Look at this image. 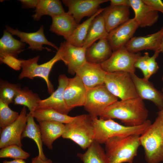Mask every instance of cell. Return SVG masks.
Returning a JSON list of instances; mask_svg holds the SVG:
<instances>
[{
	"label": "cell",
	"mask_w": 163,
	"mask_h": 163,
	"mask_svg": "<svg viewBox=\"0 0 163 163\" xmlns=\"http://www.w3.org/2000/svg\"><path fill=\"white\" fill-rule=\"evenodd\" d=\"M160 52L162 53L163 54V37L162 40L160 49Z\"/></svg>",
	"instance_id": "cell-45"
},
{
	"label": "cell",
	"mask_w": 163,
	"mask_h": 163,
	"mask_svg": "<svg viewBox=\"0 0 163 163\" xmlns=\"http://www.w3.org/2000/svg\"><path fill=\"white\" fill-rule=\"evenodd\" d=\"M12 35L6 30H4L0 39V56L10 55L18 58V55L24 50L26 44Z\"/></svg>",
	"instance_id": "cell-26"
},
{
	"label": "cell",
	"mask_w": 163,
	"mask_h": 163,
	"mask_svg": "<svg viewBox=\"0 0 163 163\" xmlns=\"http://www.w3.org/2000/svg\"><path fill=\"white\" fill-rule=\"evenodd\" d=\"M143 2L153 10L163 13V2L161 0H142Z\"/></svg>",
	"instance_id": "cell-39"
},
{
	"label": "cell",
	"mask_w": 163,
	"mask_h": 163,
	"mask_svg": "<svg viewBox=\"0 0 163 163\" xmlns=\"http://www.w3.org/2000/svg\"><path fill=\"white\" fill-rule=\"evenodd\" d=\"M77 155L83 163H110L105 150L94 141L85 152L78 153Z\"/></svg>",
	"instance_id": "cell-29"
},
{
	"label": "cell",
	"mask_w": 163,
	"mask_h": 163,
	"mask_svg": "<svg viewBox=\"0 0 163 163\" xmlns=\"http://www.w3.org/2000/svg\"><path fill=\"white\" fill-rule=\"evenodd\" d=\"M110 5H123L130 7L129 0H110Z\"/></svg>",
	"instance_id": "cell-41"
},
{
	"label": "cell",
	"mask_w": 163,
	"mask_h": 163,
	"mask_svg": "<svg viewBox=\"0 0 163 163\" xmlns=\"http://www.w3.org/2000/svg\"><path fill=\"white\" fill-rule=\"evenodd\" d=\"M68 80L69 78L65 74L60 75L58 78L59 85L57 89L48 97L40 100L37 108L51 109L68 115L72 109L67 106L65 101L64 93Z\"/></svg>",
	"instance_id": "cell-12"
},
{
	"label": "cell",
	"mask_w": 163,
	"mask_h": 163,
	"mask_svg": "<svg viewBox=\"0 0 163 163\" xmlns=\"http://www.w3.org/2000/svg\"><path fill=\"white\" fill-rule=\"evenodd\" d=\"M129 8L126 6L110 5L104 8L101 14L108 33L129 19Z\"/></svg>",
	"instance_id": "cell-20"
},
{
	"label": "cell",
	"mask_w": 163,
	"mask_h": 163,
	"mask_svg": "<svg viewBox=\"0 0 163 163\" xmlns=\"http://www.w3.org/2000/svg\"><path fill=\"white\" fill-rule=\"evenodd\" d=\"M30 113L38 122L54 121L66 124L72 121L75 117L48 109L37 108L33 112Z\"/></svg>",
	"instance_id": "cell-31"
},
{
	"label": "cell",
	"mask_w": 163,
	"mask_h": 163,
	"mask_svg": "<svg viewBox=\"0 0 163 163\" xmlns=\"http://www.w3.org/2000/svg\"><path fill=\"white\" fill-rule=\"evenodd\" d=\"M22 4L21 8H36L39 0H19Z\"/></svg>",
	"instance_id": "cell-40"
},
{
	"label": "cell",
	"mask_w": 163,
	"mask_h": 163,
	"mask_svg": "<svg viewBox=\"0 0 163 163\" xmlns=\"http://www.w3.org/2000/svg\"><path fill=\"white\" fill-rule=\"evenodd\" d=\"M30 154L24 151L21 147L16 145H9L0 150V158H10L14 159H26L30 156Z\"/></svg>",
	"instance_id": "cell-35"
},
{
	"label": "cell",
	"mask_w": 163,
	"mask_h": 163,
	"mask_svg": "<svg viewBox=\"0 0 163 163\" xmlns=\"http://www.w3.org/2000/svg\"><path fill=\"white\" fill-rule=\"evenodd\" d=\"M104 8H100L94 15L78 24L72 35L66 41L74 46L82 47L91 22L103 12Z\"/></svg>",
	"instance_id": "cell-30"
},
{
	"label": "cell",
	"mask_w": 163,
	"mask_h": 163,
	"mask_svg": "<svg viewBox=\"0 0 163 163\" xmlns=\"http://www.w3.org/2000/svg\"><path fill=\"white\" fill-rule=\"evenodd\" d=\"M22 60L10 55L0 56V61L1 63L6 64L16 71L20 70L21 68Z\"/></svg>",
	"instance_id": "cell-36"
},
{
	"label": "cell",
	"mask_w": 163,
	"mask_h": 163,
	"mask_svg": "<svg viewBox=\"0 0 163 163\" xmlns=\"http://www.w3.org/2000/svg\"><path fill=\"white\" fill-rule=\"evenodd\" d=\"M130 74L138 97L152 102L159 110L163 109V94L149 80L139 78L135 73Z\"/></svg>",
	"instance_id": "cell-19"
},
{
	"label": "cell",
	"mask_w": 163,
	"mask_h": 163,
	"mask_svg": "<svg viewBox=\"0 0 163 163\" xmlns=\"http://www.w3.org/2000/svg\"><path fill=\"white\" fill-rule=\"evenodd\" d=\"M162 80L163 81V76H162Z\"/></svg>",
	"instance_id": "cell-46"
},
{
	"label": "cell",
	"mask_w": 163,
	"mask_h": 163,
	"mask_svg": "<svg viewBox=\"0 0 163 163\" xmlns=\"http://www.w3.org/2000/svg\"><path fill=\"white\" fill-rule=\"evenodd\" d=\"M19 115L18 112L11 110L8 105L0 100V126L1 129L13 123Z\"/></svg>",
	"instance_id": "cell-34"
},
{
	"label": "cell",
	"mask_w": 163,
	"mask_h": 163,
	"mask_svg": "<svg viewBox=\"0 0 163 163\" xmlns=\"http://www.w3.org/2000/svg\"><path fill=\"white\" fill-rule=\"evenodd\" d=\"M141 56L140 52H129L124 46L113 51L111 56L100 65L107 72H124L134 73L135 63Z\"/></svg>",
	"instance_id": "cell-9"
},
{
	"label": "cell",
	"mask_w": 163,
	"mask_h": 163,
	"mask_svg": "<svg viewBox=\"0 0 163 163\" xmlns=\"http://www.w3.org/2000/svg\"><path fill=\"white\" fill-rule=\"evenodd\" d=\"M157 114V117L159 118L161 122L162 129L163 133V109L159 110Z\"/></svg>",
	"instance_id": "cell-43"
},
{
	"label": "cell",
	"mask_w": 163,
	"mask_h": 163,
	"mask_svg": "<svg viewBox=\"0 0 163 163\" xmlns=\"http://www.w3.org/2000/svg\"><path fill=\"white\" fill-rule=\"evenodd\" d=\"M108 0H62L68 8V13L72 15L76 23L79 24L85 17L88 18L94 15L101 8L100 5Z\"/></svg>",
	"instance_id": "cell-11"
},
{
	"label": "cell",
	"mask_w": 163,
	"mask_h": 163,
	"mask_svg": "<svg viewBox=\"0 0 163 163\" xmlns=\"http://www.w3.org/2000/svg\"><path fill=\"white\" fill-rule=\"evenodd\" d=\"M65 124L62 137L72 140L83 149H87L94 141L93 121L89 114L75 117L72 121Z\"/></svg>",
	"instance_id": "cell-4"
},
{
	"label": "cell",
	"mask_w": 163,
	"mask_h": 163,
	"mask_svg": "<svg viewBox=\"0 0 163 163\" xmlns=\"http://www.w3.org/2000/svg\"><path fill=\"white\" fill-rule=\"evenodd\" d=\"M162 91L163 93V88H162Z\"/></svg>",
	"instance_id": "cell-47"
},
{
	"label": "cell",
	"mask_w": 163,
	"mask_h": 163,
	"mask_svg": "<svg viewBox=\"0 0 163 163\" xmlns=\"http://www.w3.org/2000/svg\"><path fill=\"white\" fill-rule=\"evenodd\" d=\"M148 116L144 102L138 97L116 101L108 106L99 117L118 119L125 126H135L144 123Z\"/></svg>",
	"instance_id": "cell-1"
},
{
	"label": "cell",
	"mask_w": 163,
	"mask_h": 163,
	"mask_svg": "<svg viewBox=\"0 0 163 163\" xmlns=\"http://www.w3.org/2000/svg\"><path fill=\"white\" fill-rule=\"evenodd\" d=\"M112 52L107 39H100L86 49V61L100 64L107 59L111 56Z\"/></svg>",
	"instance_id": "cell-23"
},
{
	"label": "cell",
	"mask_w": 163,
	"mask_h": 163,
	"mask_svg": "<svg viewBox=\"0 0 163 163\" xmlns=\"http://www.w3.org/2000/svg\"><path fill=\"white\" fill-rule=\"evenodd\" d=\"M40 56L38 55L32 58L22 59V71L18 76V79L25 78L33 79L36 77H40L45 81L49 93L51 94L54 91L53 86L49 79L50 72L53 66L58 61L62 60L60 50H57L55 56L50 60L44 63L39 65L38 62Z\"/></svg>",
	"instance_id": "cell-6"
},
{
	"label": "cell",
	"mask_w": 163,
	"mask_h": 163,
	"mask_svg": "<svg viewBox=\"0 0 163 163\" xmlns=\"http://www.w3.org/2000/svg\"><path fill=\"white\" fill-rule=\"evenodd\" d=\"M140 135L116 136L105 142V151L110 163H133L140 145Z\"/></svg>",
	"instance_id": "cell-2"
},
{
	"label": "cell",
	"mask_w": 163,
	"mask_h": 163,
	"mask_svg": "<svg viewBox=\"0 0 163 163\" xmlns=\"http://www.w3.org/2000/svg\"><path fill=\"white\" fill-rule=\"evenodd\" d=\"M27 109L24 106L19 115L13 123L0 132V148L2 149L11 145H16L21 147V136L27 124Z\"/></svg>",
	"instance_id": "cell-10"
},
{
	"label": "cell",
	"mask_w": 163,
	"mask_h": 163,
	"mask_svg": "<svg viewBox=\"0 0 163 163\" xmlns=\"http://www.w3.org/2000/svg\"><path fill=\"white\" fill-rule=\"evenodd\" d=\"M160 53V50L155 51V53L151 57H150L148 64V78L149 79L150 77L155 73L159 69V66L156 61V59Z\"/></svg>",
	"instance_id": "cell-38"
},
{
	"label": "cell",
	"mask_w": 163,
	"mask_h": 163,
	"mask_svg": "<svg viewBox=\"0 0 163 163\" xmlns=\"http://www.w3.org/2000/svg\"><path fill=\"white\" fill-rule=\"evenodd\" d=\"M50 30L62 36L66 40L72 34L78 24L73 16L67 12L51 17Z\"/></svg>",
	"instance_id": "cell-22"
},
{
	"label": "cell",
	"mask_w": 163,
	"mask_h": 163,
	"mask_svg": "<svg viewBox=\"0 0 163 163\" xmlns=\"http://www.w3.org/2000/svg\"><path fill=\"white\" fill-rule=\"evenodd\" d=\"M26 125L21 136L22 139L28 138L33 139L36 143L38 151V157L43 160L47 159L43 150V142L39 125L35 122L34 117L30 113L27 115Z\"/></svg>",
	"instance_id": "cell-28"
},
{
	"label": "cell",
	"mask_w": 163,
	"mask_h": 163,
	"mask_svg": "<svg viewBox=\"0 0 163 163\" xmlns=\"http://www.w3.org/2000/svg\"><path fill=\"white\" fill-rule=\"evenodd\" d=\"M91 117L94 126V141L100 144H104L108 139L114 136H140L152 124L151 121L147 120L140 125L129 126L120 124L111 119Z\"/></svg>",
	"instance_id": "cell-3"
},
{
	"label": "cell",
	"mask_w": 163,
	"mask_h": 163,
	"mask_svg": "<svg viewBox=\"0 0 163 163\" xmlns=\"http://www.w3.org/2000/svg\"><path fill=\"white\" fill-rule=\"evenodd\" d=\"M6 30L12 35L17 36L20 39V41L23 43L29 44L28 49L32 50L41 51L43 49H46L49 51L52 50L47 48L43 47V45H46L53 47L57 50L59 48L55 44L48 41L46 38L44 33V27L40 26L39 29L36 32L27 33L19 31L17 29H14L6 25Z\"/></svg>",
	"instance_id": "cell-15"
},
{
	"label": "cell",
	"mask_w": 163,
	"mask_h": 163,
	"mask_svg": "<svg viewBox=\"0 0 163 163\" xmlns=\"http://www.w3.org/2000/svg\"><path fill=\"white\" fill-rule=\"evenodd\" d=\"M35 13L32 15L35 21H39L44 15L51 17L65 12L61 2L59 0H39L34 11Z\"/></svg>",
	"instance_id": "cell-27"
},
{
	"label": "cell",
	"mask_w": 163,
	"mask_h": 163,
	"mask_svg": "<svg viewBox=\"0 0 163 163\" xmlns=\"http://www.w3.org/2000/svg\"><path fill=\"white\" fill-rule=\"evenodd\" d=\"M87 89L77 75L69 78L64 93V99L67 106L72 109L76 107L84 106Z\"/></svg>",
	"instance_id": "cell-16"
},
{
	"label": "cell",
	"mask_w": 163,
	"mask_h": 163,
	"mask_svg": "<svg viewBox=\"0 0 163 163\" xmlns=\"http://www.w3.org/2000/svg\"><path fill=\"white\" fill-rule=\"evenodd\" d=\"M108 34L101 13L91 22L83 47L86 49L97 40L107 38Z\"/></svg>",
	"instance_id": "cell-25"
},
{
	"label": "cell",
	"mask_w": 163,
	"mask_h": 163,
	"mask_svg": "<svg viewBox=\"0 0 163 163\" xmlns=\"http://www.w3.org/2000/svg\"><path fill=\"white\" fill-rule=\"evenodd\" d=\"M130 6L135 13L134 18L139 26L144 27L153 25L158 21V11L146 4L142 0H129Z\"/></svg>",
	"instance_id": "cell-21"
},
{
	"label": "cell",
	"mask_w": 163,
	"mask_h": 163,
	"mask_svg": "<svg viewBox=\"0 0 163 163\" xmlns=\"http://www.w3.org/2000/svg\"><path fill=\"white\" fill-rule=\"evenodd\" d=\"M3 163H26L23 159H14L12 161H8L7 160L3 161Z\"/></svg>",
	"instance_id": "cell-44"
},
{
	"label": "cell",
	"mask_w": 163,
	"mask_h": 163,
	"mask_svg": "<svg viewBox=\"0 0 163 163\" xmlns=\"http://www.w3.org/2000/svg\"><path fill=\"white\" fill-rule=\"evenodd\" d=\"M118 101L104 84L87 89L84 107L93 117H100L109 106Z\"/></svg>",
	"instance_id": "cell-8"
},
{
	"label": "cell",
	"mask_w": 163,
	"mask_h": 163,
	"mask_svg": "<svg viewBox=\"0 0 163 163\" xmlns=\"http://www.w3.org/2000/svg\"><path fill=\"white\" fill-rule=\"evenodd\" d=\"M149 57V53H145L144 56H141L137 59L134 64L135 68L140 69L143 74V78L147 80H149L148 64Z\"/></svg>",
	"instance_id": "cell-37"
},
{
	"label": "cell",
	"mask_w": 163,
	"mask_h": 163,
	"mask_svg": "<svg viewBox=\"0 0 163 163\" xmlns=\"http://www.w3.org/2000/svg\"><path fill=\"white\" fill-rule=\"evenodd\" d=\"M104 84L110 93L121 100L138 97L131 74L129 73L107 72Z\"/></svg>",
	"instance_id": "cell-7"
},
{
	"label": "cell",
	"mask_w": 163,
	"mask_h": 163,
	"mask_svg": "<svg viewBox=\"0 0 163 163\" xmlns=\"http://www.w3.org/2000/svg\"><path fill=\"white\" fill-rule=\"evenodd\" d=\"M21 88L19 84H12L1 79L0 100L8 105L14 103L15 96Z\"/></svg>",
	"instance_id": "cell-33"
},
{
	"label": "cell",
	"mask_w": 163,
	"mask_h": 163,
	"mask_svg": "<svg viewBox=\"0 0 163 163\" xmlns=\"http://www.w3.org/2000/svg\"><path fill=\"white\" fill-rule=\"evenodd\" d=\"M139 27L134 18L129 19L109 33L107 39L112 50L114 51L124 46Z\"/></svg>",
	"instance_id": "cell-14"
},
{
	"label": "cell",
	"mask_w": 163,
	"mask_h": 163,
	"mask_svg": "<svg viewBox=\"0 0 163 163\" xmlns=\"http://www.w3.org/2000/svg\"><path fill=\"white\" fill-rule=\"evenodd\" d=\"M31 163H53V162L50 159L43 160L37 156L32 159Z\"/></svg>",
	"instance_id": "cell-42"
},
{
	"label": "cell",
	"mask_w": 163,
	"mask_h": 163,
	"mask_svg": "<svg viewBox=\"0 0 163 163\" xmlns=\"http://www.w3.org/2000/svg\"><path fill=\"white\" fill-rule=\"evenodd\" d=\"M106 73L100 64L86 62L77 70L75 75L88 89L104 84Z\"/></svg>",
	"instance_id": "cell-17"
},
{
	"label": "cell",
	"mask_w": 163,
	"mask_h": 163,
	"mask_svg": "<svg viewBox=\"0 0 163 163\" xmlns=\"http://www.w3.org/2000/svg\"><path fill=\"white\" fill-rule=\"evenodd\" d=\"M163 37V27L158 32L144 37H133L125 46L130 52L136 53L144 50H160Z\"/></svg>",
	"instance_id": "cell-18"
},
{
	"label": "cell",
	"mask_w": 163,
	"mask_h": 163,
	"mask_svg": "<svg viewBox=\"0 0 163 163\" xmlns=\"http://www.w3.org/2000/svg\"><path fill=\"white\" fill-rule=\"evenodd\" d=\"M59 49L62 61L67 66L68 72L71 74H75L77 70L87 62L86 49L83 46H76L64 41L61 43Z\"/></svg>",
	"instance_id": "cell-13"
},
{
	"label": "cell",
	"mask_w": 163,
	"mask_h": 163,
	"mask_svg": "<svg viewBox=\"0 0 163 163\" xmlns=\"http://www.w3.org/2000/svg\"><path fill=\"white\" fill-rule=\"evenodd\" d=\"M41 100L37 94L25 87L18 91L14 98V103L15 105L27 107L30 113H32L37 108L38 103Z\"/></svg>",
	"instance_id": "cell-32"
},
{
	"label": "cell",
	"mask_w": 163,
	"mask_h": 163,
	"mask_svg": "<svg viewBox=\"0 0 163 163\" xmlns=\"http://www.w3.org/2000/svg\"><path fill=\"white\" fill-rule=\"evenodd\" d=\"M147 163L163 161V133L160 120L157 117L155 121L139 136Z\"/></svg>",
	"instance_id": "cell-5"
},
{
	"label": "cell",
	"mask_w": 163,
	"mask_h": 163,
	"mask_svg": "<svg viewBox=\"0 0 163 163\" xmlns=\"http://www.w3.org/2000/svg\"><path fill=\"white\" fill-rule=\"evenodd\" d=\"M38 123L43 144L49 149L52 150L53 142L63 135L65 124L50 121H41Z\"/></svg>",
	"instance_id": "cell-24"
}]
</instances>
